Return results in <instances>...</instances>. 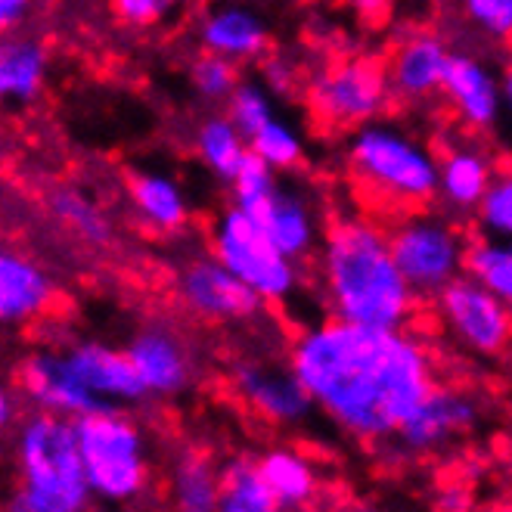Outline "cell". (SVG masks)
<instances>
[{
  "instance_id": "cell-30",
  "label": "cell",
  "mask_w": 512,
  "mask_h": 512,
  "mask_svg": "<svg viewBox=\"0 0 512 512\" xmlns=\"http://www.w3.org/2000/svg\"><path fill=\"white\" fill-rule=\"evenodd\" d=\"M249 153L258 156L277 174L295 171L301 165V159H305V137H301V131L292 122H286L283 115H270L267 122L249 137Z\"/></svg>"
},
{
  "instance_id": "cell-4",
  "label": "cell",
  "mask_w": 512,
  "mask_h": 512,
  "mask_svg": "<svg viewBox=\"0 0 512 512\" xmlns=\"http://www.w3.org/2000/svg\"><path fill=\"white\" fill-rule=\"evenodd\" d=\"M72 423L90 500L112 506L140 500L153 478V463H149L146 435L134 416L122 407H109L84 413Z\"/></svg>"
},
{
  "instance_id": "cell-34",
  "label": "cell",
  "mask_w": 512,
  "mask_h": 512,
  "mask_svg": "<svg viewBox=\"0 0 512 512\" xmlns=\"http://www.w3.org/2000/svg\"><path fill=\"white\" fill-rule=\"evenodd\" d=\"M463 19L488 41H509L512 0H457Z\"/></svg>"
},
{
  "instance_id": "cell-5",
  "label": "cell",
  "mask_w": 512,
  "mask_h": 512,
  "mask_svg": "<svg viewBox=\"0 0 512 512\" xmlns=\"http://www.w3.org/2000/svg\"><path fill=\"white\" fill-rule=\"evenodd\" d=\"M348 165L360 184L391 202L423 205L435 199L438 156L401 125L373 118L354 128L348 140Z\"/></svg>"
},
{
  "instance_id": "cell-37",
  "label": "cell",
  "mask_w": 512,
  "mask_h": 512,
  "mask_svg": "<svg viewBox=\"0 0 512 512\" xmlns=\"http://www.w3.org/2000/svg\"><path fill=\"white\" fill-rule=\"evenodd\" d=\"M295 69L289 63H283V59H274V63L264 66V87L270 90L274 97H286L295 90Z\"/></svg>"
},
{
  "instance_id": "cell-13",
  "label": "cell",
  "mask_w": 512,
  "mask_h": 512,
  "mask_svg": "<svg viewBox=\"0 0 512 512\" xmlns=\"http://www.w3.org/2000/svg\"><path fill=\"white\" fill-rule=\"evenodd\" d=\"M233 385L264 423L274 426H301L308 423L314 404L308 398L305 385L298 382L289 364H274V360H239L233 367Z\"/></svg>"
},
{
  "instance_id": "cell-38",
  "label": "cell",
  "mask_w": 512,
  "mask_h": 512,
  "mask_svg": "<svg viewBox=\"0 0 512 512\" xmlns=\"http://www.w3.org/2000/svg\"><path fill=\"white\" fill-rule=\"evenodd\" d=\"M35 0H0V35L16 32V28L32 16Z\"/></svg>"
},
{
  "instance_id": "cell-29",
  "label": "cell",
  "mask_w": 512,
  "mask_h": 512,
  "mask_svg": "<svg viewBox=\"0 0 512 512\" xmlns=\"http://www.w3.org/2000/svg\"><path fill=\"white\" fill-rule=\"evenodd\" d=\"M463 274L485 286L503 301H512V246L506 239L488 236L466 243L463 252Z\"/></svg>"
},
{
  "instance_id": "cell-25",
  "label": "cell",
  "mask_w": 512,
  "mask_h": 512,
  "mask_svg": "<svg viewBox=\"0 0 512 512\" xmlns=\"http://www.w3.org/2000/svg\"><path fill=\"white\" fill-rule=\"evenodd\" d=\"M218 509L221 512H277L274 491L258 469V460L236 457L218 469Z\"/></svg>"
},
{
  "instance_id": "cell-15",
  "label": "cell",
  "mask_w": 512,
  "mask_h": 512,
  "mask_svg": "<svg viewBox=\"0 0 512 512\" xmlns=\"http://www.w3.org/2000/svg\"><path fill=\"white\" fill-rule=\"evenodd\" d=\"M19 388L35 410L59 413L69 419H78L94 410H109L81 385L63 351L28 354L19 367Z\"/></svg>"
},
{
  "instance_id": "cell-12",
  "label": "cell",
  "mask_w": 512,
  "mask_h": 512,
  "mask_svg": "<svg viewBox=\"0 0 512 512\" xmlns=\"http://www.w3.org/2000/svg\"><path fill=\"white\" fill-rule=\"evenodd\" d=\"M146 398H177L196 376L193 351L177 329L165 323H146L125 348Z\"/></svg>"
},
{
  "instance_id": "cell-40",
  "label": "cell",
  "mask_w": 512,
  "mask_h": 512,
  "mask_svg": "<svg viewBox=\"0 0 512 512\" xmlns=\"http://www.w3.org/2000/svg\"><path fill=\"white\" fill-rule=\"evenodd\" d=\"M16 419H19V401H16L13 391L0 382V444H4V438L16 426Z\"/></svg>"
},
{
  "instance_id": "cell-11",
  "label": "cell",
  "mask_w": 512,
  "mask_h": 512,
  "mask_svg": "<svg viewBox=\"0 0 512 512\" xmlns=\"http://www.w3.org/2000/svg\"><path fill=\"white\" fill-rule=\"evenodd\" d=\"M438 94L447 97L450 109L466 128L491 131L509 103V78L497 75V69L478 53L450 50Z\"/></svg>"
},
{
  "instance_id": "cell-28",
  "label": "cell",
  "mask_w": 512,
  "mask_h": 512,
  "mask_svg": "<svg viewBox=\"0 0 512 512\" xmlns=\"http://www.w3.org/2000/svg\"><path fill=\"white\" fill-rule=\"evenodd\" d=\"M50 212H53L56 224L66 227L75 239H81L84 246L103 249L112 243V224H109L106 212L97 202H90L84 193H78V190L50 193Z\"/></svg>"
},
{
  "instance_id": "cell-31",
  "label": "cell",
  "mask_w": 512,
  "mask_h": 512,
  "mask_svg": "<svg viewBox=\"0 0 512 512\" xmlns=\"http://www.w3.org/2000/svg\"><path fill=\"white\" fill-rule=\"evenodd\" d=\"M224 106H227L224 115L239 131H243L246 140L267 122L270 115H277L274 94H270L261 81H239Z\"/></svg>"
},
{
  "instance_id": "cell-21",
  "label": "cell",
  "mask_w": 512,
  "mask_h": 512,
  "mask_svg": "<svg viewBox=\"0 0 512 512\" xmlns=\"http://www.w3.org/2000/svg\"><path fill=\"white\" fill-rule=\"evenodd\" d=\"M50 75V50L32 35H0V106L35 103Z\"/></svg>"
},
{
  "instance_id": "cell-23",
  "label": "cell",
  "mask_w": 512,
  "mask_h": 512,
  "mask_svg": "<svg viewBox=\"0 0 512 512\" xmlns=\"http://www.w3.org/2000/svg\"><path fill=\"white\" fill-rule=\"evenodd\" d=\"M131 208L153 233H177L190 221V202L180 180L165 171H140L128 184Z\"/></svg>"
},
{
  "instance_id": "cell-35",
  "label": "cell",
  "mask_w": 512,
  "mask_h": 512,
  "mask_svg": "<svg viewBox=\"0 0 512 512\" xmlns=\"http://www.w3.org/2000/svg\"><path fill=\"white\" fill-rule=\"evenodd\" d=\"M230 184V190H233V205H239V208H249L252 202H258V199H264L270 190H274L277 184H280V177H277V171L270 168V165H264L258 156H246L243 159V165L236 168V174L227 180Z\"/></svg>"
},
{
  "instance_id": "cell-24",
  "label": "cell",
  "mask_w": 512,
  "mask_h": 512,
  "mask_svg": "<svg viewBox=\"0 0 512 512\" xmlns=\"http://www.w3.org/2000/svg\"><path fill=\"white\" fill-rule=\"evenodd\" d=\"M258 469L274 491L277 509H301L311 506L320 494V475L317 466L292 447H274L258 460Z\"/></svg>"
},
{
  "instance_id": "cell-33",
  "label": "cell",
  "mask_w": 512,
  "mask_h": 512,
  "mask_svg": "<svg viewBox=\"0 0 512 512\" xmlns=\"http://www.w3.org/2000/svg\"><path fill=\"white\" fill-rule=\"evenodd\" d=\"M475 215L481 221V230L488 236L509 239V233H512V180L506 174L491 180V187L475 205Z\"/></svg>"
},
{
  "instance_id": "cell-27",
  "label": "cell",
  "mask_w": 512,
  "mask_h": 512,
  "mask_svg": "<svg viewBox=\"0 0 512 512\" xmlns=\"http://www.w3.org/2000/svg\"><path fill=\"white\" fill-rule=\"evenodd\" d=\"M171 503L184 512L218 509V466L196 450L180 454L171 466Z\"/></svg>"
},
{
  "instance_id": "cell-26",
  "label": "cell",
  "mask_w": 512,
  "mask_h": 512,
  "mask_svg": "<svg viewBox=\"0 0 512 512\" xmlns=\"http://www.w3.org/2000/svg\"><path fill=\"white\" fill-rule=\"evenodd\" d=\"M193 143H196V153H199L202 165L221 180H230L236 174V168L243 165V159L249 156V140L224 112L205 115L196 128Z\"/></svg>"
},
{
  "instance_id": "cell-1",
  "label": "cell",
  "mask_w": 512,
  "mask_h": 512,
  "mask_svg": "<svg viewBox=\"0 0 512 512\" xmlns=\"http://www.w3.org/2000/svg\"><path fill=\"white\" fill-rule=\"evenodd\" d=\"M289 367L314 410L364 444L395 438L435 385V357L410 326L385 329L339 317L301 329L289 348Z\"/></svg>"
},
{
  "instance_id": "cell-19",
  "label": "cell",
  "mask_w": 512,
  "mask_h": 512,
  "mask_svg": "<svg viewBox=\"0 0 512 512\" xmlns=\"http://www.w3.org/2000/svg\"><path fill=\"white\" fill-rule=\"evenodd\" d=\"M56 301V283L47 270L0 243V329L41 320Z\"/></svg>"
},
{
  "instance_id": "cell-36",
  "label": "cell",
  "mask_w": 512,
  "mask_h": 512,
  "mask_svg": "<svg viewBox=\"0 0 512 512\" xmlns=\"http://www.w3.org/2000/svg\"><path fill=\"white\" fill-rule=\"evenodd\" d=\"M177 4L180 0H109L112 16L125 28H137V32L165 22Z\"/></svg>"
},
{
  "instance_id": "cell-3",
  "label": "cell",
  "mask_w": 512,
  "mask_h": 512,
  "mask_svg": "<svg viewBox=\"0 0 512 512\" xmlns=\"http://www.w3.org/2000/svg\"><path fill=\"white\" fill-rule=\"evenodd\" d=\"M16 475L13 509L19 512H81L90 503L69 416L32 410L16 419Z\"/></svg>"
},
{
  "instance_id": "cell-8",
  "label": "cell",
  "mask_w": 512,
  "mask_h": 512,
  "mask_svg": "<svg viewBox=\"0 0 512 512\" xmlns=\"http://www.w3.org/2000/svg\"><path fill=\"white\" fill-rule=\"evenodd\" d=\"M388 100L391 90L385 63L373 56L339 59L336 66L323 69L308 84V109L326 128L354 131L373 118H382Z\"/></svg>"
},
{
  "instance_id": "cell-9",
  "label": "cell",
  "mask_w": 512,
  "mask_h": 512,
  "mask_svg": "<svg viewBox=\"0 0 512 512\" xmlns=\"http://www.w3.org/2000/svg\"><path fill=\"white\" fill-rule=\"evenodd\" d=\"M435 305L444 329L457 339L463 351L485 360L506 354L512 333L509 301L460 274L435 295Z\"/></svg>"
},
{
  "instance_id": "cell-10",
  "label": "cell",
  "mask_w": 512,
  "mask_h": 512,
  "mask_svg": "<svg viewBox=\"0 0 512 512\" xmlns=\"http://www.w3.org/2000/svg\"><path fill=\"white\" fill-rule=\"evenodd\" d=\"M177 301L196 320L205 323H246L255 320L264 308V301L239 283L218 258H193L177 270L174 280Z\"/></svg>"
},
{
  "instance_id": "cell-18",
  "label": "cell",
  "mask_w": 512,
  "mask_h": 512,
  "mask_svg": "<svg viewBox=\"0 0 512 512\" xmlns=\"http://www.w3.org/2000/svg\"><path fill=\"white\" fill-rule=\"evenodd\" d=\"M199 44L233 63H252L270 47V22L255 4L246 0H221L205 13L199 25Z\"/></svg>"
},
{
  "instance_id": "cell-17",
  "label": "cell",
  "mask_w": 512,
  "mask_h": 512,
  "mask_svg": "<svg viewBox=\"0 0 512 512\" xmlns=\"http://www.w3.org/2000/svg\"><path fill=\"white\" fill-rule=\"evenodd\" d=\"M72 373L103 407H131L146 398V391L125 351L106 342H75L63 348Z\"/></svg>"
},
{
  "instance_id": "cell-6",
  "label": "cell",
  "mask_w": 512,
  "mask_h": 512,
  "mask_svg": "<svg viewBox=\"0 0 512 512\" xmlns=\"http://www.w3.org/2000/svg\"><path fill=\"white\" fill-rule=\"evenodd\" d=\"M212 258H218L239 283L249 286L264 305H283L301 286L298 261L286 258L270 243L239 205H230L215 221Z\"/></svg>"
},
{
  "instance_id": "cell-14",
  "label": "cell",
  "mask_w": 512,
  "mask_h": 512,
  "mask_svg": "<svg viewBox=\"0 0 512 512\" xmlns=\"http://www.w3.org/2000/svg\"><path fill=\"white\" fill-rule=\"evenodd\" d=\"M478 426V401L466 391L432 385L407 419L398 426L395 441L407 454H432L454 438L472 432Z\"/></svg>"
},
{
  "instance_id": "cell-39",
  "label": "cell",
  "mask_w": 512,
  "mask_h": 512,
  "mask_svg": "<svg viewBox=\"0 0 512 512\" xmlns=\"http://www.w3.org/2000/svg\"><path fill=\"white\" fill-rule=\"evenodd\" d=\"M342 4L370 25H379L391 10V0H342Z\"/></svg>"
},
{
  "instance_id": "cell-22",
  "label": "cell",
  "mask_w": 512,
  "mask_h": 512,
  "mask_svg": "<svg viewBox=\"0 0 512 512\" xmlns=\"http://www.w3.org/2000/svg\"><path fill=\"white\" fill-rule=\"evenodd\" d=\"M494 177H497V168L488 153H481L478 146H457V149H450L444 159H438L435 196L450 212L469 215L475 212L478 199L485 196Z\"/></svg>"
},
{
  "instance_id": "cell-32",
  "label": "cell",
  "mask_w": 512,
  "mask_h": 512,
  "mask_svg": "<svg viewBox=\"0 0 512 512\" xmlns=\"http://www.w3.org/2000/svg\"><path fill=\"white\" fill-rule=\"evenodd\" d=\"M239 81H243L239 66L233 63V59H224L218 53L205 50L202 56L193 59V66H190V84L196 90V97H202L212 106H218V103L224 106Z\"/></svg>"
},
{
  "instance_id": "cell-2",
  "label": "cell",
  "mask_w": 512,
  "mask_h": 512,
  "mask_svg": "<svg viewBox=\"0 0 512 512\" xmlns=\"http://www.w3.org/2000/svg\"><path fill=\"white\" fill-rule=\"evenodd\" d=\"M320 283L329 314L398 329L416 317V295L404 283L401 270L388 249V230L370 218H339L320 239Z\"/></svg>"
},
{
  "instance_id": "cell-7",
  "label": "cell",
  "mask_w": 512,
  "mask_h": 512,
  "mask_svg": "<svg viewBox=\"0 0 512 512\" xmlns=\"http://www.w3.org/2000/svg\"><path fill=\"white\" fill-rule=\"evenodd\" d=\"M388 249L416 298H435L450 280L463 274L466 239L450 218L410 215L395 230H388Z\"/></svg>"
},
{
  "instance_id": "cell-16",
  "label": "cell",
  "mask_w": 512,
  "mask_h": 512,
  "mask_svg": "<svg viewBox=\"0 0 512 512\" xmlns=\"http://www.w3.org/2000/svg\"><path fill=\"white\" fill-rule=\"evenodd\" d=\"M243 212L264 230V236L274 243L286 258L301 261L308 258L320 243L317 212L305 193L277 184L264 199L252 202Z\"/></svg>"
},
{
  "instance_id": "cell-20",
  "label": "cell",
  "mask_w": 512,
  "mask_h": 512,
  "mask_svg": "<svg viewBox=\"0 0 512 512\" xmlns=\"http://www.w3.org/2000/svg\"><path fill=\"white\" fill-rule=\"evenodd\" d=\"M450 47L438 32H413L407 35L391 63L385 66L391 97H401L407 103L429 100L441 90V75L447 66Z\"/></svg>"
}]
</instances>
